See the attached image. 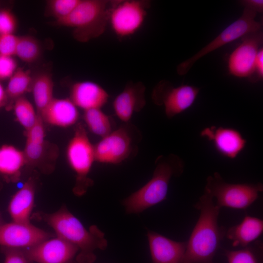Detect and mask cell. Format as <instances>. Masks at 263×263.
<instances>
[{
	"mask_svg": "<svg viewBox=\"0 0 263 263\" xmlns=\"http://www.w3.org/2000/svg\"><path fill=\"white\" fill-rule=\"evenodd\" d=\"M193 207L200 211V215L187 241L183 263H215L214 256L226 231L218 224L220 208L204 191Z\"/></svg>",
	"mask_w": 263,
	"mask_h": 263,
	"instance_id": "obj_1",
	"label": "cell"
},
{
	"mask_svg": "<svg viewBox=\"0 0 263 263\" xmlns=\"http://www.w3.org/2000/svg\"><path fill=\"white\" fill-rule=\"evenodd\" d=\"M45 221L59 237L76 246L80 253L76 260L78 263H92L96 256V249L104 250L107 246L104 234L96 226L87 230L81 222L66 207L44 216Z\"/></svg>",
	"mask_w": 263,
	"mask_h": 263,
	"instance_id": "obj_2",
	"label": "cell"
},
{
	"mask_svg": "<svg viewBox=\"0 0 263 263\" xmlns=\"http://www.w3.org/2000/svg\"><path fill=\"white\" fill-rule=\"evenodd\" d=\"M184 168L183 160L176 154L158 156L150 180L123 200L127 212L138 213L165 200L171 179L181 175Z\"/></svg>",
	"mask_w": 263,
	"mask_h": 263,
	"instance_id": "obj_3",
	"label": "cell"
},
{
	"mask_svg": "<svg viewBox=\"0 0 263 263\" xmlns=\"http://www.w3.org/2000/svg\"><path fill=\"white\" fill-rule=\"evenodd\" d=\"M113 1L104 0H80L68 16L56 21L59 26L74 29V37L86 42L104 32Z\"/></svg>",
	"mask_w": 263,
	"mask_h": 263,
	"instance_id": "obj_4",
	"label": "cell"
},
{
	"mask_svg": "<svg viewBox=\"0 0 263 263\" xmlns=\"http://www.w3.org/2000/svg\"><path fill=\"white\" fill-rule=\"evenodd\" d=\"M204 191L216 199L215 205L220 209L226 207L245 209L258 199L263 191V185L261 182L228 183L215 172L207 178Z\"/></svg>",
	"mask_w": 263,
	"mask_h": 263,
	"instance_id": "obj_5",
	"label": "cell"
},
{
	"mask_svg": "<svg viewBox=\"0 0 263 263\" xmlns=\"http://www.w3.org/2000/svg\"><path fill=\"white\" fill-rule=\"evenodd\" d=\"M68 164L76 176L74 193L78 196L84 194L93 181L88 177L95 161L94 146L81 124H78L66 150Z\"/></svg>",
	"mask_w": 263,
	"mask_h": 263,
	"instance_id": "obj_6",
	"label": "cell"
},
{
	"mask_svg": "<svg viewBox=\"0 0 263 263\" xmlns=\"http://www.w3.org/2000/svg\"><path fill=\"white\" fill-rule=\"evenodd\" d=\"M242 16L226 27L220 34L199 52L178 65L179 75L187 74L196 61L204 56L241 37L262 29V24L255 20L257 12L244 7Z\"/></svg>",
	"mask_w": 263,
	"mask_h": 263,
	"instance_id": "obj_7",
	"label": "cell"
},
{
	"mask_svg": "<svg viewBox=\"0 0 263 263\" xmlns=\"http://www.w3.org/2000/svg\"><path fill=\"white\" fill-rule=\"evenodd\" d=\"M148 3L137 0L113 1L109 21L117 37L131 36L141 27L146 17Z\"/></svg>",
	"mask_w": 263,
	"mask_h": 263,
	"instance_id": "obj_8",
	"label": "cell"
},
{
	"mask_svg": "<svg viewBox=\"0 0 263 263\" xmlns=\"http://www.w3.org/2000/svg\"><path fill=\"white\" fill-rule=\"evenodd\" d=\"M200 89L182 85L174 87L166 81H162L154 89L152 99L158 105H163L169 118H171L189 108L195 102Z\"/></svg>",
	"mask_w": 263,
	"mask_h": 263,
	"instance_id": "obj_9",
	"label": "cell"
},
{
	"mask_svg": "<svg viewBox=\"0 0 263 263\" xmlns=\"http://www.w3.org/2000/svg\"><path fill=\"white\" fill-rule=\"evenodd\" d=\"M132 138L126 125L112 131L94 146L95 161L103 164H117L131 154Z\"/></svg>",
	"mask_w": 263,
	"mask_h": 263,
	"instance_id": "obj_10",
	"label": "cell"
},
{
	"mask_svg": "<svg viewBox=\"0 0 263 263\" xmlns=\"http://www.w3.org/2000/svg\"><path fill=\"white\" fill-rule=\"evenodd\" d=\"M263 38L262 29L243 37L242 43L229 57L228 67L231 75L248 79L252 75Z\"/></svg>",
	"mask_w": 263,
	"mask_h": 263,
	"instance_id": "obj_11",
	"label": "cell"
},
{
	"mask_svg": "<svg viewBox=\"0 0 263 263\" xmlns=\"http://www.w3.org/2000/svg\"><path fill=\"white\" fill-rule=\"evenodd\" d=\"M51 235L30 223L12 221L0 225V246L26 249L50 238Z\"/></svg>",
	"mask_w": 263,
	"mask_h": 263,
	"instance_id": "obj_12",
	"label": "cell"
},
{
	"mask_svg": "<svg viewBox=\"0 0 263 263\" xmlns=\"http://www.w3.org/2000/svg\"><path fill=\"white\" fill-rule=\"evenodd\" d=\"M24 250L30 262L37 263H70L79 250L76 246L57 236Z\"/></svg>",
	"mask_w": 263,
	"mask_h": 263,
	"instance_id": "obj_13",
	"label": "cell"
},
{
	"mask_svg": "<svg viewBox=\"0 0 263 263\" xmlns=\"http://www.w3.org/2000/svg\"><path fill=\"white\" fill-rule=\"evenodd\" d=\"M200 135L211 142L219 154L229 159L237 157L247 142L241 133L232 128L211 126L203 129Z\"/></svg>",
	"mask_w": 263,
	"mask_h": 263,
	"instance_id": "obj_14",
	"label": "cell"
},
{
	"mask_svg": "<svg viewBox=\"0 0 263 263\" xmlns=\"http://www.w3.org/2000/svg\"><path fill=\"white\" fill-rule=\"evenodd\" d=\"M147 237L152 263H183L187 241H174L151 230Z\"/></svg>",
	"mask_w": 263,
	"mask_h": 263,
	"instance_id": "obj_15",
	"label": "cell"
},
{
	"mask_svg": "<svg viewBox=\"0 0 263 263\" xmlns=\"http://www.w3.org/2000/svg\"><path fill=\"white\" fill-rule=\"evenodd\" d=\"M145 87L140 82L126 85L114 98L113 107L117 117L127 123L133 113L141 111L146 104Z\"/></svg>",
	"mask_w": 263,
	"mask_h": 263,
	"instance_id": "obj_16",
	"label": "cell"
},
{
	"mask_svg": "<svg viewBox=\"0 0 263 263\" xmlns=\"http://www.w3.org/2000/svg\"><path fill=\"white\" fill-rule=\"evenodd\" d=\"M109 95L98 84L91 81H78L71 87L70 99L84 111L101 109L107 102Z\"/></svg>",
	"mask_w": 263,
	"mask_h": 263,
	"instance_id": "obj_17",
	"label": "cell"
},
{
	"mask_svg": "<svg viewBox=\"0 0 263 263\" xmlns=\"http://www.w3.org/2000/svg\"><path fill=\"white\" fill-rule=\"evenodd\" d=\"M39 115L50 125L66 128L77 122L79 112L70 98H54Z\"/></svg>",
	"mask_w": 263,
	"mask_h": 263,
	"instance_id": "obj_18",
	"label": "cell"
},
{
	"mask_svg": "<svg viewBox=\"0 0 263 263\" xmlns=\"http://www.w3.org/2000/svg\"><path fill=\"white\" fill-rule=\"evenodd\" d=\"M35 195V185L33 179L26 181L11 198L8 211L12 221L30 223Z\"/></svg>",
	"mask_w": 263,
	"mask_h": 263,
	"instance_id": "obj_19",
	"label": "cell"
},
{
	"mask_svg": "<svg viewBox=\"0 0 263 263\" xmlns=\"http://www.w3.org/2000/svg\"><path fill=\"white\" fill-rule=\"evenodd\" d=\"M263 220L246 216L239 224L226 229L225 237L234 247H244L255 241L263 233Z\"/></svg>",
	"mask_w": 263,
	"mask_h": 263,
	"instance_id": "obj_20",
	"label": "cell"
},
{
	"mask_svg": "<svg viewBox=\"0 0 263 263\" xmlns=\"http://www.w3.org/2000/svg\"><path fill=\"white\" fill-rule=\"evenodd\" d=\"M26 164L23 151L10 145L0 147V174L12 181L19 176Z\"/></svg>",
	"mask_w": 263,
	"mask_h": 263,
	"instance_id": "obj_21",
	"label": "cell"
},
{
	"mask_svg": "<svg viewBox=\"0 0 263 263\" xmlns=\"http://www.w3.org/2000/svg\"><path fill=\"white\" fill-rule=\"evenodd\" d=\"M53 89V80L49 73H41L33 77L31 91L39 115L54 98Z\"/></svg>",
	"mask_w": 263,
	"mask_h": 263,
	"instance_id": "obj_22",
	"label": "cell"
},
{
	"mask_svg": "<svg viewBox=\"0 0 263 263\" xmlns=\"http://www.w3.org/2000/svg\"><path fill=\"white\" fill-rule=\"evenodd\" d=\"M33 80L30 71L18 68L8 79L5 89L8 101L9 99L15 101L26 93L31 91Z\"/></svg>",
	"mask_w": 263,
	"mask_h": 263,
	"instance_id": "obj_23",
	"label": "cell"
},
{
	"mask_svg": "<svg viewBox=\"0 0 263 263\" xmlns=\"http://www.w3.org/2000/svg\"><path fill=\"white\" fill-rule=\"evenodd\" d=\"M263 244L256 240L242 249L236 250L223 249L228 263H261Z\"/></svg>",
	"mask_w": 263,
	"mask_h": 263,
	"instance_id": "obj_24",
	"label": "cell"
},
{
	"mask_svg": "<svg viewBox=\"0 0 263 263\" xmlns=\"http://www.w3.org/2000/svg\"><path fill=\"white\" fill-rule=\"evenodd\" d=\"M83 119L90 131L101 138L112 132L110 118L101 109L85 111Z\"/></svg>",
	"mask_w": 263,
	"mask_h": 263,
	"instance_id": "obj_25",
	"label": "cell"
},
{
	"mask_svg": "<svg viewBox=\"0 0 263 263\" xmlns=\"http://www.w3.org/2000/svg\"><path fill=\"white\" fill-rule=\"evenodd\" d=\"M41 51L40 44L35 37L19 36L15 56L22 61L29 63L36 61L40 56Z\"/></svg>",
	"mask_w": 263,
	"mask_h": 263,
	"instance_id": "obj_26",
	"label": "cell"
},
{
	"mask_svg": "<svg viewBox=\"0 0 263 263\" xmlns=\"http://www.w3.org/2000/svg\"><path fill=\"white\" fill-rule=\"evenodd\" d=\"M13 109L17 121L26 131L36 122L38 114L31 102L23 96L14 101Z\"/></svg>",
	"mask_w": 263,
	"mask_h": 263,
	"instance_id": "obj_27",
	"label": "cell"
},
{
	"mask_svg": "<svg viewBox=\"0 0 263 263\" xmlns=\"http://www.w3.org/2000/svg\"><path fill=\"white\" fill-rule=\"evenodd\" d=\"M80 0H50L47 2V9L56 21L65 18L75 9Z\"/></svg>",
	"mask_w": 263,
	"mask_h": 263,
	"instance_id": "obj_28",
	"label": "cell"
},
{
	"mask_svg": "<svg viewBox=\"0 0 263 263\" xmlns=\"http://www.w3.org/2000/svg\"><path fill=\"white\" fill-rule=\"evenodd\" d=\"M45 139L26 138L23 151L26 164H37L43 157L45 152Z\"/></svg>",
	"mask_w": 263,
	"mask_h": 263,
	"instance_id": "obj_29",
	"label": "cell"
},
{
	"mask_svg": "<svg viewBox=\"0 0 263 263\" xmlns=\"http://www.w3.org/2000/svg\"><path fill=\"white\" fill-rule=\"evenodd\" d=\"M18 25L17 19L9 9L0 11V34H14Z\"/></svg>",
	"mask_w": 263,
	"mask_h": 263,
	"instance_id": "obj_30",
	"label": "cell"
},
{
	"mask_svg": "<svg viewBox=\"0 0 263 263\" xmlns=\"http://www.w3.org/2000/svg\"><path fill=\"white\" fill-rule=\"evenodd\" d=\"M18 38L15 34H0V55L15 56Z\"/></svg>",
	"mask_w": 263,
	"mask_h": 263,
	"instance_id": "obj_31",
	"label": "cell"
},
{
	"mask_svg": "<svg viewBox=\"0 0 263 263\" xmlns=\"http://www.w3.org/2000/svg\"><path fill=\"white\" fill-rule=\"evenodd\" d=\"M18 68L17 61L13 56L0 55V81L9 79Z\"/></svg>",
	"mask_w": 263,
	"mask_h": 263,
	"instance_id": "obj_32",
	"label": "cell"
},
{
	"mask_svg": "<svg viewBox=\"0 0 263 263\" xmlns=\"http://www.w3.org/2000/svg\"><path fill=\"white\" fill-rule=\"evenodd\" d=\"M4 263H29L24 249L1 247Z\"/></svg>",
	"mask_w": 263,
	"mask_h": 263,
	"instance_id": "obj_33",
	"label": "cell"
},
{
	"mask_svg": "<svg viewBox=\"0 0 263 263\" xmlns=\"http://www.w3.org/2000/svg\"><path fill=\"white\" fill-rule=\"evenodd\" d=\"M263 77V49L260 48L257 55L254 72L249 78L252 82H256Z\"/></svg>",
	"mask_w": 263,
	"mask_h": 263,
	"instance_id": "obj_34",
	"label": "cell"
},
{
	"mask_svg": "<svg viewBox=\"0 0 263 263\" xmlns=\"http://www.w3.org/2000/svg\"><path fill=\"white\" fill-rule=\"evenodd\" d=\"M240 1L244 7H249L257 12H263V1L262 0H244Z\"/></svg>",
	"mask_w": 263,
	"mask_h": 263,
	"instance_id": "obj_35",
	"label": "cell"
},
{
	"mask_svg": "<svg viewBox=\"0 0 263 263\" xmlns=\"http://www.w3.org/2000/svg\"><path fill=\"white\" fill-rule=\"evenodd\" d=\"M8 102L5 89L0 81V108L4 106Z\"/></svg>",
	"mask_w": 263,
	"mask_h": 263,
	"instance_id": "obj_36",
	"label": "cell"
},
{
	"mask_svg": "<svg viewBox=\"0 0 263 263\" xmlns=\"http://www.w3.org/2000/svg\"><path fill=\"white\" fill-rule=\"evenodd\" d=\"M4 222H3L1 214L0 213V225H2Z\"/></svg>",
	"mask_w": 263,
	"mask_h": 263,
	"instance_id": "obj_37",
	"label": "cell"
},
{
	"mask_svg": "<svg viewBox=\"0 0 263 263\" xmlns=\"http://www.w3.org/2000/svg\"></svg>",
	"mask_w": 263,
	"mask_h": 263,
	"instance_id": "obj_38",
	"label": "cell"
}]
</instances>
